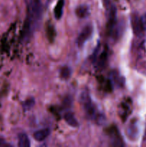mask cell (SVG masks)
Segmentation results:
<instances>
[{
    "mask_svg": "<svg viewBox=\"0 0 146 147\" xmlns=\"http://www.w3.org/2000/svg\"><path fill=\"white\" fill-rule=\"evenodd\" d=\"M34 105V99L31 98V99H29V100H27V102L25 103V106L24 107L27 108V109H29L30 108H31Z\"/></svg>",
    "mask_w": 146,
    "mask_h": 147,
    "instance_id": "12",
    "label": "cell"
},
{
    "mask_svg": "<svg viewBox=\"0 0 146 147\" xmlns=\"http://www.w3.org/2000/svg\"><path fill=\"white\" fill-rule=\"evenodd\" d=\"M75 14L79 18H85L88 17L90 14L89 8L86 5H80L77 7L75 10Z\"/></svg>",
    "mask_w": 146,
    "mask_h": 147,
    "instance_id": "7",
    "label": "cell"
},
{
    "mask_svg": "<svg viewBox=\"0 0 146 147\" xmlns=\"http://www.w3.org/2000/svg\"><path fill=\"white\" fill-rule=\"evenodd\" d=\"M50 134V129H42L34 132L33 134V137L37 142H42V141L45 140Z\"/></svg>",
    "mask_w": 146,
    "mask_h": 147,
    "instance_id": "5",
    "label": "cell"
},
{
    "mask_svg": "<svg viewBox=\"0 0 146 147\" xmlns=\"http://www.w3.org/2000/svg\"><path fill=\"white\" fill-rule=\"evenodd\" d=\"M63 7H64V0H59L54 9V17L57 20H60L62 16Z\"/></svg>",
    "mask_w": 146,
    "mask_h": 147,
    "instance_id": "9",
    "label": "cell"
},
{
    "mask_svg": "<svg viewBox=\"0 0 146 147\" xmlns=\"http://www.w3.org/2000/svg\"><path fill=\"white\" fill-rule=\"evenodd\" d=\"M72 74V70L67 66L62 67L60 70V76L62 79H68Z\"/></svg>",
    "mask_w": 146,
    "mask_h": 147,
    "instance_id": "10",
    "label": "cell"
},
{
    "mask_svg": "<svg viewBox=\"0 0 146 147\" xmlns=\"http://www.w3.org/2000/svg\"><path fill=\"white\" fill-rule=\"evenodd\" d=\"M80 100L83 110L87 117L97 122L102 123L104 118L103 117V115L98 111L88 92L83 91L80 95Z\"/></svg>",
    "mask_w": 146,
    "mask_h": 147,
    "instance_id": "2",
    "label": "cell"
},
{
    "mask_svg": "<svg viewBox=\"0 0 146 147\" xmlns=\"http://www.w3.org/2000/svg\"><path fill=\"white\" fill-rule=\"evenodd\" d=\"M131 24L135 34L136 35H140V34H141L143 30V28H142L140 18L137 17V14H133V15H132Z\"/></svg>",
    "mask_w": 146,
    "mask_h": 147,
    "instance_id": "4",
    "label": "cell"
},
{
    "mask_svg": "<svg viewBox=\"0 0 146 147\" xmlns=\"http://www.w3.org/2000/svg\"><path fill=\"white\" fill-rule=\"evenodd\" d=\"M93 32V27L91 24H87L83 27L77 39V44L78 47H81L84 43L91 37Z\"/></svg>",
    "mask_w": 146,
    "mask_h": 147,
    "instance_id": "3",
    "label": "cell"
},
{
    "mask_svg": "<svg viewBox=\"0 0 146 147\" xmlns=\"http://www.w3.org/2000/svg\"><path fill=\"white\" fill-rule=\"evenodd\" d=\"M27 7V19L24 25V33L28 34L34 30L37 23L41 19L43 7L40 0H28Z\"/></svg>",
    "mask_w": 146,
    "mask_h": 147,
    "instance_id": "1",
    "label": "cell"
},
{
    "mask_svg": "<svg viewBox=\"0 0 146 147\" xmlns=\"http://www.w3.org/2000/svg\"><path fill=\"white\" fill-rule=\"evenodd\" d=\"M140 20L143 31H146V12L144 13V14L140 17Z\"/></svg>",
    "mask_w": 146,
    "mask_h": 147,
    "instance_id": "11",
    "label": "cell"
},
{
    "mask_svg": "<svg viewBox=\"0 0 146 147\" xmlns=\"http://www.w3.org/2000/svg\"><path fill=\"white\" fill-rule=\"evenodd\" d=\"M64 119L69 126L74 128L78 127L79 123L72 112L68 111L65 113V114L64 115Z\"/></svg>",
    "mask_w": 146,
    "mask_h": 147,
    "instance_id": "6",
    "label": "cell"
},
{
    "mask_svg": "<svg viewBox=\"0 0 146 147\" xmlns=\"http://www.w3.org/2000/svg\"><path fill=\"white\" fill-rule=\"evenodd\" d=\"M102 3L104 7H105L106 9H108L110 7V6L112 5L111 3H110V0H102Z\"/></svg>",
    "mask_w": 146,
    "mask_h": 147,
    "instance_id": "13",
    "label": "cell"
},
{
    "mask_svg": "<svg viewBox=\"0 0 146 147\" xmlns=\"http://www.w3.org/2000/svg\"><path fill=\"white\" fill-rule=\"evenodd\" d=\"M18 146L19 147H29L30 140L26 134L21 133L18 136Z\"/></svg>",
    "mask_w": 146,
    "mask_h": 147,
    "instance_id": "8",
    "label": "cell"
}]
</instances>
